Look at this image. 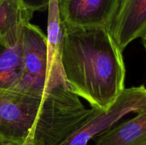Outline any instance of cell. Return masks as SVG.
Here are the masks:
<instances>
[{"mask_svg": "<svg viewBox=\"0 0 146 145\" xmlns=\"http://www.w3.org/2000/svg\"><path fill=\"white\" fill-rule=\"evenodd\" d=\"M94 145H146V109L94 138Z\"/></svg>", "mask_w": 146, "mask_h": 145, "instance_id": "cell-10", "label": "cell"}, {"mask_svg": "<svg viewBox=\"0 0 146 145\" xmlns=\"http://www.w3.org/2000/svg\"><path fill=\"white\" fill-rule=\"evenodd\" d=\"M101 110L86 109L66 81L58 82L44 93L29 135L31 145H61Z\"/></svg>", "mask_w": 146, "mask_h": 145, "instance_id": "cell-2", "label": "cell"}, {"mask_svg": "<svg viewBox=\"0 0 146 145\" xmlns=\"http://www.w3.org/2000/svg\"><path fill=\"white\" fill-rule=\"evenodd\" d=\"M59 2L60 0H49L47 8L48 65L45 92L58 82L66 81L61 65V53L66 25L61 17Z\"/></svg>", "mask_w": 146, "mask_h": 145, "instance_id": "cell-8", "label": "cell"}, {"mask_svg": "<svg viewBox=\"0 0 146 145\" xmlns=\"http://www.w3.org/2000/svg\"><path fill=\"white\" fill-rule=\"evenodd\" d=\"M29 9L34 11H42L48 8L49 0H21Z\"/></svg>", "mask_w": 146, "mask_h": 145, "instance_id": "cell-12", "label": "cell"}, {"mask_svg": "<svg viewBox=\"0 0 146 145\" xmlns=\"http://www.w3.org/2000/svg\"><path fill=\"white\" fill-rule=\"evenodd\" d=\"M61 65L71 90L101 110H108L125 89L122 51L105 27L66 25Z\"/></svg>", "mask_w": 146, "mask_h": 145, "instance_id": "cell-1", "label": "cell"}, {"mask_svg": "<svg viewBox=\"0 0 146 145\" xmlns=\"http://www.w3.org/2000/svg\"><path fill=\"white\" fill-rule=\"evenodd\" d=\"M121 51L146 33V0H121L118 11L108 28Z\"/></svg>", "mask_w": 146, "mask_h": 145, "instance_id": "cell-7", "label": "cell"}, {"mask_svg": "<svg viewBox=\"0 0 146 145\" xmlns=\"http://www.w3.org/2000/svg\"><path fill=\"white\" fill-rule=\"evenodd\" d=\"M145 109V87L125 88L108 110L100 111L61 145H88L91 139L112 127L128 114Z\"/></svg>", "mask_w": 146, "mask_h": 145, "instance_id": "cell-4", "label": "cell"}, {"mask_svg": "<svg viewBox=\"0 0 146 145\" xmlns=\"http://www.w3.org/2000/svg\"><path fill=\"white\" fill-rule=\"evenodd\" d=\"M0 145H13L11 142L5 140L0 136Z\"/></svg>", "mask_w": 146, "mask_h": 145, "instance_id": "cell-13", "label": "cell"}, {"mask_svg": "<svg viewBox=\"0 0 146 145\" xmlns=\"http://www.w3.org/2000/svg\"><path fill=\"white\" fill-rule=\"evenodd\" d=\"M121 0H60V11L66 25L105 27L108 29Z\"/></svg>", "mask_w": 146, "mask_h": 145, "instance_id": "cell-6", "label": "cell"}, {"mask_svg": "<svg viewBox=\"0 0 146 145\" xmlns=\"http://www.w3.org/2000/svg\"><path fill=\"white\" fill-rule=\"evenodd\" d=\"M34 12L21 0H3L0 4V41L9 47L19 45Z\"/></svg>", "mask_w": 146, "mask_h": 145, "instance_id": "cell-9", "label": "cell"}, {"mask_svg": "<svg viewBox=\"0 0 146 145\" xmlns=\"http://www.w3.org/2000/svg\"><path fill=\"white\" fill-rule=\"evenodd\" d=\"M3 1V0H0V4H1V1Z\"/></svg>", "mask_w": 146, "mask_h": 145, "instance_id": "cell-15", "label": "cell"}, {"mask_svg": "<svg viewBox=\"0 0 146 145\" xmlns=\"http://www.w3.org/2000/svg\"><path fill=\"white\" fill-rule=\"evenodd\" d=\"M24 76L16 90L44 96L48 65L47 36L36 26L29 24L21 41Z\"/></svg>", "mask_w": 146, "mask_h": 145, "instance_id": "cell-5", "label": "cell"}, {"mask_svg": "<svg viewBox=\"0 0 146 145\" xmlns=\"http://www.w3.org/2000/svg\"><path fill=\"white\" fill-rule=\"evenodd\" d=\"M43 98L16 90H0V136L22 145L35 125Z\"/></svg>", "mask_w": 146, "mask_h": 145, "instance_id": "cell-3", "label": "cell"}, {"mask_svg": "<svg viewBox=\"0 0 146 145\" xmlns=\"http://www.w3.org/2000/svg\"><path fill=\"white\" fill-rule=\"evenodd\" d=\"M142 41H143V44L144 45V48H145V51H146V33L144 34L143 36H142Z\"/></svg>", "mask_w": 146, "mask_h": 145, "instance_id": "cell-14", "label": "cell"}, {"mask_svg": "<svg viewBox=\"0 0 146 145\" xmlns=\"http://www.w3.org/2000/svg\"><path fill=\"white\" fill-rule=\"evenodd\" d=\"M24 68L21 43L9 47L0 41V90L18 89Z\"/></svg>", "mask_w": 146, "mask_h": 145, "instance_id": "cell-11", "label": "cell"}]
</instances>
